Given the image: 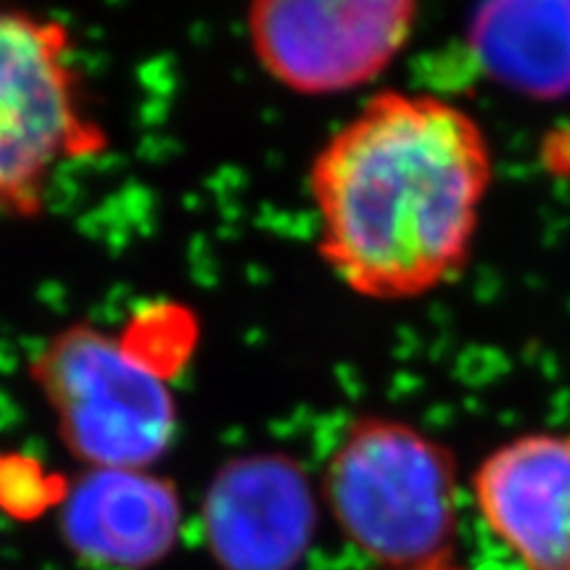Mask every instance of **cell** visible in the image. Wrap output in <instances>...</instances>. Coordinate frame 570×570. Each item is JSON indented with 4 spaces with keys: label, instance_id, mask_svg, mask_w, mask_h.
I'll return each instance as SVG.
<instances>
[{
    "label": "cell",
    "instance_id": "1",
    "mask_svg": "<svg viewBox=\"0 0 570 570\" xmlns=\"http://www.w3.org/2000/svg\"><path fill=\"white\" fill-rule=\"evenodd\" d=\"M491 185L494 151L468 109L375 92L309 164L320 259L370 302L433 294L465 269Z\"/></svg>",
    "mask_w": 570,
    "mask_h": 570
},
{
    "label": "cell",
    "instance_id": "2",
    "mask_svg": "<svg viewBox=\"0 0 570 570\" xmlns=\"http://www.w3.org/2000/svg\"><path fill=\"white\" fill-rule=\"evenodd\" d=\"M458 497L449 446L423 428L377 415L346 428L320 487L341 533L386 570L452 560Z\"/></svg>",
    "mask_w": 570,
    "mask_h": 570
},
{
    "label": "cell",
    "instance_id": "3",
    "mask_svg": "<svg viewBox=\"0 0 570 570\" xmlns=\"http://www.w3.org/2000/svg\"><path fill=\"white\" fill-rule=\"evenodd\" d=\"M32 381L75 460L148 470L173 446L177 402L169 377L125 333L75 323L35 356Z\"/></svg>",
    "mask_w": 570,
    "mask_h": 570
},
{
    "label": "cell",
    "instance_id": "4",
    "mask_svg": "<svg viewBox=\"0 0 570 570\" xmlns=\"http://www.w3.org/2000/svg\"><path fill=\"white\" fill-rule=\"evenodd\" d=\"M106 148L104 125L85 106L69 27L0 9V219L40 217L59 169Z\"/></svg>",
    "mask_w": 570,
    "mask_h": 570
},
{
    "label": "cell",
    "instance_id": "5",
    "mask_svg": "<svg viewBox=\"0 0 570 570\" xmlns=\"http://www.w3.org/2000/svg\"><path fill=\"white\" fill-rule=\"evenodd\" d=\"M410 0H262L246 13L254 59L298 96H344L381 80L410 46Z\"/></svg>",
    "mask_w": 570,
    "mask_h": 570
},
{
    "label": "cell",
    "instance_id": "6",
    "mask_svg": "<svg viewBox=\"0 0 570 570\" xmlns=\"http://www.w3.org/2000/svg\"><path fill=\"white\" fill-rule=\"evenodd\" d=\"M317 512L320 494L296 460L244 454L209 481L204 539L223 570H296L315 541Z\"/></svg>",
    "mask_w": 570,
    "mask_h": 570
},
{
    "label": "cell",
    "instance_id": "7",
    "mask_svg": "<svg viewBox=\"0 0 570 570\" xmlns=\"http://www.w3.org/2000/svg\"><path fill=\"white\" fill-rule=\"evenodd\" d=\"M470 497L523 570H570V433L533 431L491 449Z\"/></svg>",
    "mask_w": 570,
    "mask_h": 570
},
{
    "label": "cell",
    "instance_id": "8",
    "mask_svg": "<svg viewBox=\"0 0 570 570\" xmlns=\"http://www.w3.org/2000/svg\"><path fill=\"white\" fill-rule=\"evenodd\" d=\"M67 550L92 570H148L175 550L183 502L151 470L90 468L59 508Z\"/></svg>",
    "mask_w": 570,
    "mask_h": 570
},
{
    "label": "cell",
    "instance_id": "9",
    "mask_svg": "<svg viewBox=\"0 0 570 570\" xmlns=\"http://www.w3.org/2000/svg\"><path fill=\"white\" fill-rule=\"evenodd\" d=\"M491 80L554 101L570 92V3H489L468 24Z\"/></svg>",
    "mask_w": 570,
    "mask_h": 570
},
{
    "label": "cell",
    "instance_id": "10",
    "mask_svg": "<svg viewBox=\"0 0 570 570\" xmlns=\"http://www.w3.org/2000/svg\"><path fill=\"white\" fill-rule=\"evenodd\" d=\"M69 483L48 473L38 460L24 454H0V512L13 520H35L51 508H61Z\"/></svg>",
    "mask_w": 570,
    "mask_h": 570
},
{
    "label": "cell",
    "instance_id": "11",
    "mask_svg": "<svg viewBox=\"0 0 570 570\" xmlns=\"http://www.w3.org/2000/svg\"><path fill=\"white\" fill-rule=\"evenodd\" d=\"M404 570H462L460 566H454V560H444V562H433V566H420V568H404Z\"/></svg>",
    "mask_w": 570,
    "mask_h": 570
}]
</instances>
